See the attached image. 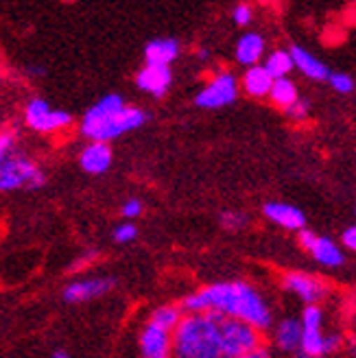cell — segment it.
<instances>
[{
    "mask_svg": "<svg viewBox=\"0 0 356 358\" xmlns=\"http://www.w3.org/2000/svg\"><path fill=\"white\" fill-rule=\"evenodd\" d=\"M180 306L186 315L215 313L221 317L245 321L260 332L271 326L269 306H266L262 295L247 282L208 284L204 289L186 295Z\"/></svg>",
    "mask_w": 356,
    "mask_h": 358,
    "instance_id": "1",
    "label": "cell"
},
{
    "mask_svg": "<svg viewBox=\"0 0 356 358\" xmlns=\"http://www.w3.org/2000/svg\"><path fill=\"white\" fill-rule=\"evenodd\" d=\"M147 112L124 105L120 94H108L94 103L81 120V134L90 142H110L147 122Z\"/></svg>",
    "mask_w": 356,
    "mask_h": 358,
    "instance_id": "2",
    "label": "cell"
},
{
    "mask_svg": "<svg viewBox=\"0 0 356 358\" xmlns=\"http://www.w3.org/2000/svg\"><path fill=\"white\" fill-rule=\"evenodd\" d=\"M173 358H223L215 313L184 315L173 332Z\"/></svg>",
    "mask_w": 356,
    "mask_h": 358,
    "instance_id": "3",
    "label": "cell"
},
{
    "mask_svg": "<svg viewBox=\"0 0 356 358\" xmlns=\"http://www.w3.org/2000/svg\"><path fill=\"white\" fill-rule=\"evenodd\" d=\"M217 321H219V341H221L223 358H243L245 354L262 345L260 330H256L254 326L221 315H217Z\"/></svg>",
    "mask_w": 356,
    "mask_h": 358,
    "instance_id": "4",
    "label": "cell"
},
{
    "mask_svg": "<svg viewBox=\"0 0 356 358\" xmlns=\"http://www.w3.org/2000/svg\"><path fill=\"white\" fill-rule=\"evenodd\" d=\"M46 177L38 169V164L22 155H9L0 162V190L15 188H40L44 186Z\"/></svg>",
    "mask_w": 356,
    "mask_h": 358,
    "instance_id": "5",
    "label": "cell"
},
{
    "mask_svg": "<svg viewBox=\"0 0 356 358\" xmlns=\"http://www.w3.org/2000/svg\"><path fill=\"white\" fill-rule=\"evenodd\" d=\"M236 96H238V79L232 73L223 70V73H217L199 90L194 103L201 110H219V107L234 103Z\"/></svg>",
    "mask_w": 356,
    "mask_h": 358,
    "instance_id": "6",
    "label": "cell"
},
{
    "mask_svg": "<svg viewBox=\"0 0 356 358\" xmlns=\"http://www.w3.org/2000/svg\"><path fill=\"white\" fill-rule=\"evenodd\" d=\"M24 120L31 129L40 134H52L57 129H66L73 124V116L64 110H52L44 99H33L27 105Z\"/></svg>",
    "mask_w": 356,
    "mask_h": 358,
    "instance_id": "7",
    "label": "cell"
},
{
    "mask_svg": "<svg viewBox=\"0 0 356 358\" xmlns=\"http://www.w3.org/2000/svg\"><path fill=\"white\" fill-rule=\"evenodd\" d=\"M282 289L295 293L306 306H319V301H324L330 293V286L326 280L301 273V271H291L282 275Z\"/></svg>",
    "mask_w": 356,
    "mask_h": 358,
    "instance_id": "8",
    "label": "cell"
},
{
    "mask_svg": "<svg viewBox=\"0 0 356 358\" xmlns=\"http://www.w3.org/2000/svg\"><path fill=\"white\" fill-rule=\"evenodd\" d=\"M142 358H173V334L149 324L140 332Z\"/></svg>",
    "mask_w": 356,
    "mask_h": 358,
    "instance_id": "9",
    "label": "cell"
},
{
    "mask_svg": "<svg viewBox=\"0 0 356 358\" xmlns=\"http://www.w3.org/2000/svg\"><path fill=\"white\" fill-rule=\"evenodd\" d=\"M116 286L114 278H87V280H79L68 284L64 289V299L68 303H79V301H87L101 297L105 293H110Z\"/></svg>",
    "mask_w": 356,
    "mask_h": 358,
    "instance_id": "10",
    "label": "cell"
},
{
    "mask_svg": "<svg viewBox=\"0 0 356 358\" xmlns=\"http://www.w3.org/2000/svg\"><path fill=\"white\" fill-rule=\"evenodd\" d=\"M262 214L271 223L284 227V229H293V231H299L306 227V217L304 212L299 208L291 206V203H282V201H269L262 206Z\"/></svg>",
    "mask_w": 356,
    "mask_h": 358,
    "instance_id": "11",
    "label": "cell"
},
{
    "mask_svg": "<svg viewBox=\"0 0 356 358\" xmlns=\"http://www.w3.org/2000/svg\"><path fill=\"white\" fill-rule=\"evenodd\" d=\"M173 83V73L171 68L164 66H145L136 75V85L142 92H149L153 96H164Z\"/></svg>",
    "mask_w": 356,
    "mask_h": 358,
    "instance_id": "12",
    "label": "cell"
},
{
    "mask_svg": "<svg viewBox=\"0 0 356 358\" xmlns=\"http://www.w3.org/2000/svg\"><path fill=\"white\" fill-rule=\"evenodd\" d=\"M112 147L108 142H90L79 155V164L85 173L101 175L112 166Z\"/></svg>",
    "mask_w": 356,
    "mask_h": 358,
    "instance_id": "13",
    "label": "cell"
},
{
    "mask_svg": "<svg viewBox=\"0 0 356 358\" xmlns=\"http://www.w3.org/2000/svg\"><path fill=\"white\" fill-rule=\"evenodd\" d=\"M180 42L173 38H157L151 40L145 46V66H164L171 68V64L180 57Z\"/></svg>",
    "mask_w": 356,
    "mask_h": 358,
    "instance_id": "14",
    "label": "cell"
},
{
    "mask_svg": "<svg viewBox=\"0 0 356 358\" xmlns=\"http://www.w3.org/2000/svg\"><path fill=\"white\" fill-rule=\"evenodd\" d=\"M264 38L256 31H249L245 33L243 38L236 42V48H234V57L241 66L245 68H254V66H260V59L264 55Z\"/></svg>",
    "mask_w": 356,
    "mask_h": 358,
    "instance_id": "15",
    "label": "cell"
},
{
    "mask_svg": "<svg viewBox=\"0 0 356 358\" xmlns=\"http://www.w3.org/2000/svg\"><path fill=\"white\" fill-rule=\"evenodd\" d=\"M289 50H291V57H293L295 68L304 77H308L313 81H326V79H330L332 73L328 70V66L322 59H317L313 52H308L306 48H301V46H291Z\"/></svg>",
    "mask_w": 356,
    "mask_h": 358,
    "instance_id": "16",
    "label": "cell"
},
{
    "mask_svg": "<svg viewBox=\"0 0 356 358\" xmlns=\"http://www.w3.org/2000/svg\"><path fill=\"white\" fill-rule=\"evenodd\" d=\"M241 83H243V90H245L247 96L264 99V96L271 94V87H273L276 79L266 73V68L260 64V66H254V68H247Z\"/></svg>",
    "mask_w": 356,
    "mask_h": 358,
    "instance_id": "17",
    "label": "cell"
},
{
    "mask_svg": "<svg viewBox=\"0 0 356 358\" xmlns=\"http://www.w3.org/2000/svg\"><path fill=\"white\" fill-rule=\"evenodd\" d=\"M301 336H304V328L299 319H284L276 328V343L284 352L301 350Z\"/></svg>",
    "mask_w": 356,
    "mask_h": 358,
    "instance_id": "18",
    "label": "cell"
},
{
    "mask_svg": "<svg viewBox=\"0 0 356 358\" xmlns=\"http://www.w3.org/2000/svg\"><path fill=\"white\" fill-rule=\"evenodd\" d=\"M311 254L319 264H324V266H341L346 262V256L339 249V245L328 236H317V243L311 249Z\"/></svg>",
    "mask_w": 356,
    "mask_h": 358,
    "instance_id": "19",
    "label": "cell"
},
{
    "mask_svg": "<svg viewBox=\"0 0 356 358\" xmlns=\"http://www.w3.org/2000/svg\"><path fill=\"white\" fill-rule=\"evenodd\" d=\"M184 310H182V306L180 303H164V306H159V308H155L153 313H151V317H149V324H153V326H157V328H162V330H166V332H175L177 330V326L182 324V319H184Z\"/></svg>",
    "mask_w": 356,
    "mask_h": 358,
    "instance_id": "20",
    "label": "cell"
},
{
    "mask_svg": "<svg viewBox=\"0 0 356 358\" xmlns=\"http://www.w3.org/2000/svg\"><path fill=\"white\" fill-rule=\"evenodd\" d=\"M271 103L276 107H280V110L287 112L291 105H295L301 96H299V90L297 85L287 77V79H278L271 87V94H269Z\"/></svg>",
    "mask_w": 356,
    "mask_h": 358,
    "instance_id": "21",
    "label": "cell"
},
{
    "mask_svg": "<svg viewBox=\"0 0 356 358\" xmlns=\"http://www.w3.org/2000/svg\"><path fill=\"white\" fill-rule=\"evenodd\" d=\"M262 66L266 68V73H269L276 81L278 79H287L289 73L295 68L293 57H291V50H284V48H278V50L269 52V57L264 59Z\"/></svg>",
    "mask_w": 356,
    "mask_h": 358,
    "instance_id": "22",
    "label": "cell"
},
{
    "mask_svg": "<svg viewBox=\"0 0 356 358\" xmlns=\"http://www.w3.org/2000/svg\"><path fill=\"white\" fill-rule=\"evenodd\" d=\"M301 328H322L324 324V310L322 306H306L301 310Z\"/></svg>",
    "mask_w": 356,
    "mask_h": 358,
    "instance_id": "23",
    "label": "cell"
},
{
    "mask_svg": "<svg viewBox=\"0 0 356 358\" xmlns=\"http://www.w3.org/2000/svg\"><path fill=\"white\" fill-rule=\"evenodd\" d=\"M328 81H330L332 90H336L339 94H350L354 90V79L346 73H332Z\"/></svg>",
    "mask_w": 356,
    "mask_h": 358,
    "instance_id": "24",
    "label": "cell"
},
{
    "mask_svg": "<svg viewBox=\"0 0 356 358\" xmlns=\"http://www.w3.org/2000/svg\"><path fill=\"white\" fill-rule=\"evenodd\" d=\"M221 225L225 229L236 231V229H243L247 225V217H245L243 212H223L221 214Z\"/></svg>",
    "mask_w": 356,
    "mask_h": 358,
    "instance_id": "25",
    "label": "cell"
},
{
    "mask_svg": "<svg viewBox=\"0 0 356 358\" xmlns=\"http://www.w3.org/2000/svg\"><path fill=\"white\" fill-rule=\"evenodd\" d=\"M138 236V227L134 223H120L116 229H114V241L116 243H131L134 238Z\"/></svg>",
    "mask_w": 356,
    "mask_h": 358,
    "instance_id": "26",
    "label": "cell"
},
{
    "mask_svg": "<svg viewBox=\"0 0 356 358\" xmlns=\"http://www.w3.org/2000/svg\"><path fill=\"white\" fill-rule=\"evenodd\" d=\"M308 112H311V103L306 99H299L284 114H287L289 118H293V120H304V118H308Z\"/></svg>",
    "mask_w": 356,
    "mask_h": 358,
    "instance_id": "27",
    "label": "cell"
},
{
    "mask_svg": "<svg viewBox=\"0 0 356 358\" xmlns=\"http://www.w3.org/2000/svg\"><path fill=\"white\" fill-rule=\"evenodd\" d=\"M232 17H234V22L238 24V27H247L249 22L254 20V11H252V7L249 5H236L234 7V11H232Z\"/></svg>",
    "mask_w": 356,
    "mask_h": 358,
    "instance_id": "28",
    "label": "cell"
},
{
    "mask_svg": "<svg viewBox=\"0 0 356 358\" xmlns=\"http://www.w3.org/2000/svg\"><path fill=\"white\" fill-rule=\"evenodd\" d=\"M142 210H145V206H142V201L140 199H127L122 203V208H120V212H122V217L124 219H136V217H140L142 214Z\"/></svg>",
    "mask_w": 356,
    "mask_h": 358,
    "instance_id": "29",
    "label": "cell"
},
{
    "mask_svg": "<svg viewBox=\"0 0 356 358\" xmlns=\"http://www.w3.org/2000/svg\"><path fill=\"white\" fill-rule=\"evenodd\" d=\"M317 236H319V234H315L313 229L304 227V229H299V231H297V243H299V247H304L306 252H311V249L315 247V243H317Z\"/></svg>",
    "mask_w": 356,
    "mask_h": 358,
    "instance_id": "30",
    "label": "cell"
},
{
    "mask_svg": "<svg viewBox=\"0 0 356 358\" xmlns=\"http://www.w3.org/2000/svg\"><path fill=\"white\" fill-rule=\"evenodd\" d=\"M13 140H15L13 131H3V134H0V162L9 157V151L13 147Z\"/></svg>",
    "mask_w": 356,
    "mask_h": 358,
    "instance_id": "31",
    "label": "cell"
},
{
    "mask_svg": "<svg viewBox=\"0 0 356 358\" xmlns=\"http://www.w3.org/2000/svg\"><path fill=\"white\" fill-rule=\"evenodd\" d=\"M99 258V252H87V254H83L81 258H77L73 264H70V271H81L83 266H87V264H92L94 260Z\"/></svg>",
    "mask_w": 356,
    "mask_h": 358,
    "instance_id": "32",
    "label": "cell"
},
{
    "mask_svg": "<svg viewBox=\"0 0 356 358\" xmlns=\"http://www.w3.org/2000/svg\"><path fill=\"white\" fill-rule=\"evenodd\" d=\"M341 243L350 252H356V225H350L343 234H341Z\"/></svg>",
    "mask_w": 356,
    "mask_h": 358,
    "instance_id": "33",
    "label": "cell"
},
{
    "mask_svg": "<svg viewBox=\"0 0 356 358\" xmlns=\"http://www.w3.org/2000/svg\"><path fill=\"white\" fill-rule=\"evenodd\" d=\"M243 358H269V350H266L264 345H260V348L252 350L249 354H245Z\"/></svg>",
    "mask_w": 356,
    "mask_h": 358,
    "instance_id": "34",
    "label": "cell"
},
{
    "mask_svg": "<svg viewBox=\"0 0 356 358\" xmlns=\"http://www.w3.org/2000/svg\"><path fill=\"white\" fill-rule=\"evenodd\" d=\"M197 55H199V59H210V50L208 48H199Z\"/></svg>",
    "mask_w": 356,
    "mask_h": 358,
    "instance_id": "35",
    "label": "cell"
},
{
    "mask_svg": "<svg viewBox=\"0 0 356 358\" xmlns=\"http://www.w3.org/2000/svg\"><path fill=\"white\" fill-rule=\"evenodd\" d=\"M29 73H31V75H44V68L33 66V68H29Z\"/></svg>",
    "mask_w": 356,
    "mask_h": 358,
    "instance_id": "36",
    "label": "cell"
},
{
    "mask_svg": "<svg viewBox=\"0 0 356 358\" xmlns=\"http://www.w3.org/2000/svg\"><path fill=\"white\" fill-rule=\"evenodd\" d=\"M52 358H70V356H68L66 352H59V350H57L55 354H52Z\"/></svg>",
    "mask_w": 356,
    "mask_h": 358,
    "instance_id": "37",
    "label": "cell"
},
{
    "mask_svg": "<svg viewBox=\"0 0 356 358\" xmlns=\"http://www.w3.org/2000/svg\"><path fill=\"white\" fill-rule=\"evenodd\" d=\"M304 358H306V356H304Z\"/></svg>",
    "mask_w": 356,
    "mask_h": 358,
    "instance_id": "38",
    "label": "cell"
}]
</instances>
